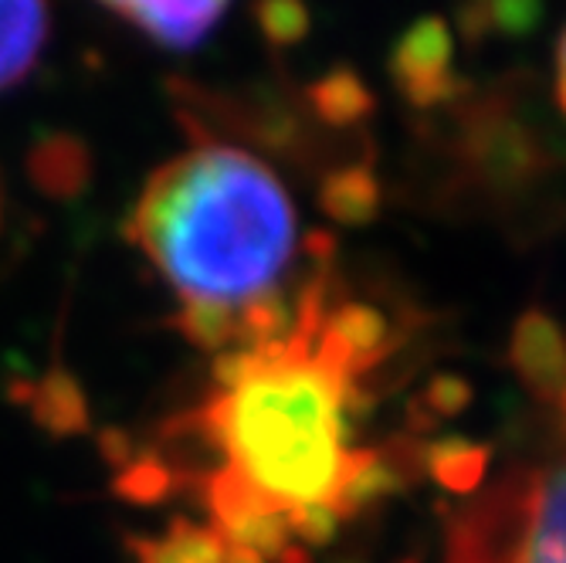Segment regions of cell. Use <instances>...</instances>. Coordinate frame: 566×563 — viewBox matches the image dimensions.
Returning <instances> with one entry per match:
<instances>
[{"label": "cell", "instance_id": "obj_1", "mask_svg": "<svg viewBox=\"0 0 566 563\" xmlns=\"http://www.w3.org/2000/svg\"><path fill=\"white\" fill-rule=\"evenodd\" d=\"M323 316L326 282L316 279L302 289L298 323L285 340L218 356V390L197 418L224 458L221 469L282 517L333 505L359 455L346 448L353 377L316 353Z\"/></svg>", "mask_w": 566, "mask_h": 563}, {"label": "cell", "instance_id": "obj_2", "mask_svg": "<svg viewBox=\"0 0 566 563\" xmlns=\"http://www.w3.org/2000/svg\"><path fill=\"white\" fill-rule=\"evenodd\" d=\"M133 244L187 305L238 320L282 299L298 225L285 184L251 153L200 143L153 174L126 225Z\"/></svg>", "mask_w": 566, "mask_h": 563}, {"label": "cell", "instance_id": "obj_3", "mask_svg": "<svg viewBox=\"0 0 566 563\" xmlns=\"http://www.w3.org/2000/svg\"><path fill=\"white\" fill-rule=\"evenodd\" d=\"M448 563H566V431L543 462L512 469L458 517Z\"/></svg>", "mask_w": 566, "mask_h": 563}, {"label": "cell", "instance_id": "obj_4", "mask_svg": "<svg viewBox=\"0 0 566 563\" xmlns=\"http://www.w3.org/2000/svg\"><path fill=\"white\" fill-rule=\"evenodd\" d=\"M451 55L454 44L448 24L438 18H424L410 24L394 44L390 75L418 110H431L458 92V79L451 75Z\"/></svg>", "mask_w": 566, "mask_h": 563}, {"label": "cell", "instance_id": "obj_5", "mask_svg": "<svg viewBox=\"0 0 566 563\" xmlns=\"http://www.w3.org/2000/svg\"><path fill=\"white\" fill-rule=\"evenodd\" d=\"M512 367L536 400L559 407L566 394V333L546 313H526L512 333Z\"/></svg>", "mask_w": 566, "mask_h": 563}, {"label": "cell", "instance_id": "obj_6", "mask_svg": "<svg viewBox=\"0 0 566 563\" xmlns=\"http://www.w3.org/2000/svg\"><path fill=\"white\" fill-rule=\"evenodd\" d=\"M109 14L123 18L160 48L187 51L214 31V24L228 14V8L224 4H113Z\"/></svg>", "mask_w": 566, "mask_h": 563}, {"label": "cell", "instance_id": "obj_7", "mask_svg": "<svg viewBox=\"0 0 566 563\" xmlns=\"http://www.w3.org/2000/svg\"><path fill=\"white\" fill-rule=\"evenodd\" d=\"M48 31L51 11L44 4H0V92L34 69Z\"/></svg>", "mask_w": 566, "mask_h": 563}, {"label": "cell", "instance_id": "obj_8", "mask_svg": "<svg viewBox=\"0 0 566 563\" xmlns=\"http://www.w3.org/2000/svg\"><path fill=\"white\" fill-rule=\"evenodd\" d=\"M136 563H221L224 536L214 526L174 520L160 536L133 540Z\"/></svg>", "mask_w": 566, "mask_h": 563}, {"label": "cell", "instance_id": "obj_9", "mask_svg": "<svg viewBox=\"0 0 566 563\" xmlns=\"http://www.w3.org/2000/svg\"><path fill=\"white\" fill-rule=\"evenodd\" d=\"M323 211L339 225H367L380 211V187L367 167H343L323 184Z\"/></svg>", "mask_w": 566, "mask_h": 563}, {"label": "cell", "instance_id": "obj_10", "mask_svg": "<svg viewBox=\"0 0 566 563\" xmlns=\"http://www.w3.org/2000/svg\"><path fill=\"white\" fill-rule=\"evenodd\" d=\"M428 462L434 479L451 492H475L489 472V448L465 438H441L431 445Z\"/></svg>", "mask_w": 566, "mask_h": 563}, {"label": "cell", "instance_id": "obj_11", "mask_svg": "<svg viewBox=\"0 0 566 563\" xmlns=\"http://www.w3.org/2000/svg\"><path fill=\"white\" fill-rule=\"evenodd\" d=\"M313 102H316L319 116L329 119L333 126H349V123L364 119L374 110L370 88L346 69L329 72L323 82H316L313 85Z\"/></svg>", "mask_w": 566, "mask_h": 563}, {"label": "cell", "instance_id": "obj_12", "mask_svg": "<svg viewBox=\"0 0 566 563\" xmlns=\"http://www.w3.org/2000/svg\"><path fill=\"white\" fill-rule=\"evenodd\" d=\"M34 415L55 431H75L85 425V397L72 377H44L34 394Z\"/></svg>", "mask_w": 566, "mask_h": 563}, {"label": "cell", "instance_id": "obj_13", "mask_svg": "<svg viewBox=\"0 0 566 563\" xmlns=\"http://www.w3.org/2000/svg\"><path fill=\"white\" fill-rule=\"evenodd\" d=\"M254 14H259L262 34L279 48L302 41L308 31V11L302 4H262Z\"/></svg>", "mask_w": 566, "mask_h": 563}, {"label": "cell", "instance_id": "obj_14", "mask_svg": "<svg viewBox=\"0 0 566 563\" xmlns=\"http://www.w3.org/2000/svg\"><path fill=\"white\" fill-rule=\"evenodd\" d=\"M428 404L434 415H458L469 404V384L458 377H441L428 390Z\"/></svg>", "mask_w": 566, "mask_h": 563}, {"label": "cell", "instance_id": "obj_15", "mask_svg": "<svg viewBox=\"0 0 566 563\" xmlns=\"http://www.w3.org/2000/svg\"><path fill=\"white\" fill-rule=\"evenodd\" d=\"M485 18H489L485 28L530 31V28H536L539 8H533V4H495V8H485Z\"/></svg>", "mask_w": 566, "mask_h": 563}, {"label": "cell", "instance_id": "obj_16", "mask_svg": "<svg viewBox=\"0 0 566 563\" xmlns=\"http://www.w3.org/2000/svg\"><path fill=\"white\" fill-rule=\"evenodd\" d=\"M221 563H265V556H259L248 546H238V543H228L224 540V560Z\"/></svg>", "mask_w": 566, "mask_h": 563}, {"label": "cell", "instance_id": "obj_17", "mask_svg": "<svg viewBox=\"0 0 566 563\" xmlns=\"http://www.w3.org/2000/svg\"><path fill=\"white\" fill-rule=\"evenodd\" d=\"M556 92H559V102L566 110V31L559 38V55H556Z\"/></svg>", "mask_w": 566, "mask_h": 563}]
</instances>
